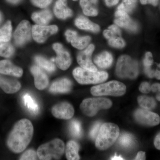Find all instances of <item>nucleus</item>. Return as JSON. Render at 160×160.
I'll use <instances>...</instances> for the list:
<instances>
[{"label": "nucleus", "instance_id": "36", "mask_svg": "<svg viewBox=\"0 0 160 160\" xmlns=\"http://www.w3.org/2000/svg\"><path fill=\"white\" fill-rule=\"evenodd\" d=\"M38 158V157L37 152H36L32 149H29L23 153L22 155L20 158V160H37Z\"/></svg>", "mask_w": 160, "mask_h": 160}, {"label": "nucleus", "instance_id": "42", "mask_svg": "<svg viewBox=\"0 0 160 160\" xmlns=\"http://www.w3.org/2000/svg\"><path fill=\"white\" fill-rule=\"evenodd\" d=\"M154 145L157 149L160 150V132L155 138Z\"/></svg>", "mask_w": 160, "mask_h": 160}, {"label": "nucleus", "instance_id": "4", "mask_svg": "<svg viewBox=\"0 0 160 160\" xmlns=\"http://www.w3.org/2000/svg\"><path fill=\"white\" fill-rule=\"evenodd\" d=\"M72 74L78 82L82 85L103 82L108 78V74L106 72L91 71L82 67L75 68Z\"/></svg>", "mask_w": 160, "mask_h": 160}, {"label": "nucleus", "instance_id": "35", "mask_svg": "<svg viewBox=\"0 0 160 160\" xmlns=\"http://www.w3.org/2000/svg\"><path fill=\"white\" fill-rule=\"evenodd\" d=\"M14 49L11 44L7 42H0V56L9 58L14 53Z\"/></svg>", "mask_w": 160, "mask_h": 160}, {"label": "nucleus", "instance_id": "49", "mask_svg": "<svg viewBox=\"0 0 160 160\" xmlns=\"http://www.w3.org/2000/svg\"><path fill=\"white\" fill-rule=\"evenodd\" d=\"M2 16L1 13H0V23H1V21H2Z\"/></svg>", "mask_w": 160, "mask_h": 160}, {"label": "nucleus", "instance_id": "39", "mask_svg": "<svg viewBox=\"0 0 160 160\" xmlns=\"http://www.w3.org/2000/svg\"><path fill=\"white\" fill-rule=\"evenodd\" d=\"M139 90L144 93H148L151 91V86L147 82H144L140 85Z\"/></svg>", "mask_w": 160, "mask_h": 160}, {"label": "nucleus", "instance_id": "7", "mask_svg": "<svg viewBox=\"0 0 160 160\" xmlns=\"http://www.w3.org/2000/svg\"><path fill=\"white\" fill-rule=\"evenodd\" d=\"M112 102L105 98H90L83 100L80 105V109L84 114L89 117L94 116L101 109H109Z\"/></svg>", "mask_w": 160, "mask_h": 160}, {"label": "nucleus", "instance_id": "6", "mask_svg": "<svg viewBox=\"0 0 160 160\" xmlns=\"http://www.w3.org/2000/svg\"><path fill=\"white\" fill-rule=\"evenodd\" d=\"M126 86L123 83L117 81L93 86L91 89V93L95 96H112L118 97L126 93Z\"/></svg>", "mask_w": 160, "mask_h": 160}, {"label": "nucleus", "instance_id": "33", "mask_svg": "<svg viewBox=\"0 0 160 160\" xmlns=\"http://www.w3.org/2000/svg\"><path fill=\"white\" fill-rule=\"evenodd\" d=\"M35 60L40 67L48 72H52L55 70V66L52 62H50L41 56L36 57Z\"/></svg>", "mask_w": 160, "mask_h": 160}, {"label": "nucleus", "instance_id": "13", "mask_svg": "<svg viewBox=\"0 0 160 160\" xmlns=\"http://www.w3.org/2000/svg\"><path fill=\"white\" fill-rule=\"evenodd\" d=\"M94 46L92 44L89 45L87 48L78 54L77 61L80 66L83 69L89 71L97 72L98 69L92 63L91 59L92 55L94 50Z\"/></svg>", "mask_w": 160, "mask_h": 160}, {"label": "nucleus", "instance_id": "24", "mask_svg": "<svg viewBox=\"0 0 160 160\" xmlns=\"http://www.w3.org/2000/svg\"><path fill=\"white\" fill-rule=\"evenodd\" d=\"M94 62L99 68L107 69L112 64L113 58L109 52L104 51L95 58Z\"/></svg>", "mask_w": 160, "mask_h": 160}, {"label": "nucleus", "instance_id": "27", "mask_svg": "<svg viewBox=\"0 0 160 160\" xmlns=\"http://www.w3.org/2000/svg\"><path fill=\"white\" fill-rule=\"evenodd\" d=\"M22 100L24 105L31 113L34 114L38 113L39 107L30 94L25 93L23 95Z\"/></svg>", "mask_w": 160, "mask_h": 160}, {"label": "nucleus", "instance_id": "3", "mask_svg": "<svg viewBox=\"0 0 160 160\" xmlns=\"http://www.w3.org/2000/svg\"><path fill=\"white\" fill-rule=\"evenodd\" d=\"M65 144L62 140L55 139L41 145L38 148L37 153L40 160H59L63 155Z\"/></svg>", "mask_w": 160, "mask_h": 160}, {"label": "nucleus", "instance_id": "20", "mask_svg": "<svg viewBox=\"0 0 160 160\" xmlns=\"http://www.w3.org/2000/svg\"><path fill=\"white\" fill-rule=\"evenodd\" d=\"M72 87V83L70 80L67 78H62L53 82L49 90L52 93H67L71 91Z\"/></svg>", "mask_w": 160, "mask_h": 160}, {"label": "nucleus", "instance_id": "48", "mask_svg": "<svg viewBox=\"0 0 160 160\" xmlns=\"http://www.w3.org/2000/svg\"><path fill=\"white\" fill-rule=\"evenodd\" d=\"M156 98L158 101L160 102V93H158L156 96Z\"/></svg>", "mask_w": 160, "mask_h": 160}, {"label": "nucleus", "instance_id": "19", "mask_svg": "<svg viewBox=\"0 0 160 160\" xmlns=\"http://www.w3.org/2000/svg\"><path fill=\"white\" fill-rule=\"evenodd\" d=\"M21 87V84L17 80L0 75V88L6 93H15L20 90Z\"/></svg>", "mask_w": 160, "mask_h": 160}, {"label": "nucleus", "instance_id": "5", "mask_svg": "<svg viewBox=\"0 0 160 160\" xmlns=\"http://www.w3.org/2000/svg\"><path fill=\"white\" fill-rule=\"evenodd\" d=\"M116 72L118 77L135 78L138 74V66L136 61L128 55H122L118 60Z\"/></svg>", "mask_w": 160, "mask_h": 160}, {"label": "nucleus", "instance_id": "26", "mask_svg": "<svg viewBox=\"0 0 160 160\" xmlns=\"http://www.w3.org/2000/svg\"><path fill=\"white\" fill-rule=\"evenodd\" d=\"M78 145L74 141H70L67 143L66 146V157L69 160H78L80 159L78 154Z\"/></svg>", "mask_w": 160, "mask_h": 160}, {"label": "nucleus", "instance_id": "17", "mask_svg": "<svg viewBox=\"0 0 160 160\" xmlns=\"http://www.w3.org/2000/svg\"><path fill=\"white\" fill-rule=\"evenodd\" d=\"M31 72L34 78L35 86L39 90H43L49 85V78L46 73L40 67L33 66Z\"/></svg>", "mask_w": 160, "mask_h": 160}, {"label": "nucleus", "instance_id": "40", "mask_svg": "<svg viewBox=\"0 0 160 160\" xmlns=\"http://www.w3.org/2000/svg\"><path fill=\"white\" fill-rule=\"evenodd\" d=\"M141 4L142 5L150 4L154 6H156L158 3V0H140Z\"/></svg>", "mask_w": 160, "mask_h": 160}, {"label": "nucleus", "instance_id": "8", "mask_svg": "<svg viewBox=\"0 0 160 160\" xmlns=\"http://www.w3.org/2000/svg\"><path fill=\"white\" fill-rule=\"evenodd\" d=\"M134 116L137 122L144 126H156L160 123L158 114L147 109H138L135 112Z\"/></svg>", "mask_w": 160, "mask_h": 160}, {"label": "nucleus", "instance_id": "21", "mask_svg": "<svg viewBox=\"0 0 160 160\" xmlns=\"http://www.w3.org/2000/svg\"><path fill=\"white\" fill-rule=\"evenodd\" d=\"M67 0H58L54 7V12L58 18L66 19L72 16V12L67 6Z\"/></svg>", "mask_w": 160, "mask_h": 160}, {"label": "nucleus", "instance_id": "45", "mask_svg": "<svg viewBox=\"0 0 160 160\" xmlns=\"http://www.w3.org/2000/svg\"><path fill=\"white\" fill-rule=\"evenodd\" d=\"M154 77L158 80H160V64H158V68L155 70Z\"/></svg>", "mask_w": 160, "mask_h": 160}, {"label": "nucleus", "instance_id": "10", "mask_svg": "<svg viewBox=\"0 0 160 160\" xmlns=\"http://www.w3.org/2000/svg\"><path fill=\"white\" fill-rule=\"evenodd\" d=\"M58 28L55 25L46 26L36 25L32 26V29L33 39L38 43H43L49 36L57 32Z\"/></svg>", "mask_w": 160, "mask_h": 160}, {"label": "nucleus", "instance_id": "28", "mask_svg": "<svg viewBox=\"0 0 160 160\" xmlns=\"http://www.w3.org/2000/svg\"><path fill=\"white\" fill-rule=\"evenodd\" d=\"M153 63V57L151 52H147L145 54L143 60L144 71L148 77L152 78L154 77L155 70L152 69V66Z\"/></svg>", "mask_w": 160, "mask_h": 160}, {"label": "nucleus", "instance_id": "47", "mask_svg": "<svg viewBox=\"0 0 160 160\" xmlns=\"http://www.w3.org/2000/svg\"><path fill=\"white\" fill-rule=\"evenodd\" d=\"M111 160H124V159H123L121 157V156H118L117 155H115L112 158Z\"/></svg>", "mask_w": 160, "mask_h": 160}, {"label": "nucleus", "instance_id": "44", "mask_svg": "<svg viewBox=\"0 0 160 160\" xmlns=\"http://www.w3.org/2000/svg\"><path fill=\"white\" fill-rule=\"evenodd\" d=\"M151 91L153 92H160V83H154L151 86Z\"/></svg>", "mask_w": 160, "mask_h": 160}, {"label": "nucleus", "instance_id": "32", "mask_svg": "<svg viewBox=\"0 0 160 160\" xmlns=\"http://www.w3.org/2000/svg\"><path fill=\"white\" fill-rule=\"evenodd\" d=\"M138 0H122L117 10L125 12L128 14L131 13L134 10L137 5Z\"/></svg>", "mask_w": 160, "mask_h": 160}, {"label": "nucleus", "instance_id": "31", "mask_svg": "<svg viewBox=\"0 0 160 160\" xmlns=\"http://www.w3.org/2000/svg\"><path fill=\"white\" fill-rule=\"evenodd\" d=\"M12 31L11 22L9 21L0 29V42H9L11 39Z\"/></svg>", "mask_w": 160, "mask_h": 160}, {"label": "nucleus", "instance_id": "25", "mask_svg": "<svg viewBox=\"0 0 160 160\" xmlns=\"http://www.w3.org/2000/svg\"><path fill=\"white\" fill-rule=\"evenodd\" d=\"M32 18L38 25L46 26L52 18V14L49 10H43L40 12H34Z\"/></svg>", "mask_w": 160, "mask_h": 160}, {"label": "nucleus", "instance_id": "29", "mask_svg": "<svg viewBox=\"0 0 160 160\" xmlns=\"http://www.w3.org/2000/svg\"><path fill=\"white\" fill-rule=\"evenodd\" d=\"M138 103L143 109L151 110L154 109L157 104L154 98L147 96H140L138 98Z\"/></svg>", "mask_w": 160, "mask_h": 160}, {"label": "nucleus", "instance_id": "11", "mask_svg": "<svg viewBox=\"0 0 160 160\" xmlns=\"http://www.w3.org/2000/svg\"><path fill=\"white\" fill-rule=\"evenodd\" d=\"M32 29L30 23L26 20L19 24L14 32L15 42L18 46H21L29 41L31 38Z\"/></svg>", "mask_w": 160, "mask_h": 160}, {"label": "nucleus", "instance_id": "15", "mask_svg": "<svg viewBox=\"0 0 160 160\" xmlns=\"http://www.w3.org/2000/svg\"><path fill=\"white\" fill-rule=\"evenodd\" d=\"M52 113L56 118L61 119H71L74 114L73 106L66 102L59 103L52 107Z\"/></svg>", "mask_w": 160, "mask_h": 160}, {"label": "nucleus", "instance_id": "16", "mask_svg": "<svg viewBox=\"0 0 160 160\" xmlns=\"http://www.w3.org/2000/svg\"><path fill=\"white\" fill-rule=\"evenodd\" d=\"M66 39L71 43L72 46L78 49H82L88 46L90 42L91 38L90 37H80L77 32L71 30H67L65 32Z\"/></svg>", "mask_w": 160, "mask_h": 160}, {"label": "nucleus", "instance_id": "23", "mask_svg": "<svg viewBox=\"0 0 160 160\" xmlns=\"http://www.w3.org/2000/svg\"><path fill=\"white\" fill-rule=\"evenodd\" d=\"M98 2V0H80V6L84 14L91 17L97 16Z\"/></svg>", "mask_w": 160, "mask_h": 160}, {"label": "nucleus", "instance_id": "30", "mask_svg": "<svg viewBox=\"0 0 160 160\" xmlns=\"http://www.w3.org/2000/svg\"><path fill=\"white\" fill-rule=\"evenodd\" d=\"M134 143L133 136L129 133H123L118 139V144L122 148L128 149L131 148Z\"/></svg>", "mask_w": 160, "mask_h": 160}, {"label": "nucleus", "instance_id": "14", "mask_svg": "<svg viewBox=\"0 0 160 160\" xmlns=\"http://www.w3.org/2000/svg\"><path fill=\"white\" fill-rule=\"evenodd\" d=\"M115 16L114 22L117 26L132 32L138 31V26L137 23L132 19L128 13L121 10H117L115 13Z\"/></svg>", "mask_w": 160, "mask_h": 160}, {"label": "nucleus", "instance_id": "22", "mask_svg": "<svg viewBox=\"0 0 160 160\" xmlns=\"http://www.w3.org/2000/svg\"><path fill=\"white\" fill-rule=\"evenodd\" d=\"M76 26L78 28L83 30H88L98 32L100 31V28L99 25L92 22L87 18L80 16L77 18L75 22Z\"/></svg>", "mask_w": 160, "mask_h": 160}, {"label": "nucleus", "instance_id": "43", "mask_svg": "<svg viewBox=\"0 0 160 160\" xmlns=\"http://www.w3.org/2000/svg\"><path fill=\"white\" fill-rule=\"evenodd\" d=\"M146 159V152H145L140 151L138 152L135 160H143Z\"/></svg>", "mask_w": 160, "mask_h": 160}, {"label": "nucleus", "instance_id": "38", "mask_svg": "<svg viewBox=\"0 0 160 160\" xmlns=\"http://www.w3.org/2000/svg\"><path fill=\"white\" fill-rule=\"evenodd\" d=\"M101 126H102L101 123L99 122L96 123L93 125L91 130H90V132H89V136H90L91 138L94 139L96 138L98 133L99 131L100 128Z\"/></svg>", "mask_w": 160, "mask_h": 160}, {"label": "nucleus", "instance_id": "50", "mask_svg": "<svg viewBox=\"0 0 160 160\" xmlns=\"http://www.w3.org/2000/svg\"><path fill=\"white\" fill-rule=\"evenodd\" d=\"M73 1H77V0H73Z\"/></svg>", "mask_w": 160, "mask_h": 160}, {"label": "nucleus", "instance_id": "34", "mask_svg": "<svg viewBox=\"0 0 160 160\" xmlns=\"http://www.w3.org/2000/svg\"><path fill=\"white\" fill-rule=\"evenodd\" d=\"M69 131L72 136L75 138L81 137L82 133L81 123L76 120H72L69 125Z\"/></svg>", "mask_w": 160, "mask_h": 160}, {"label": "nucleus", "instance_id": "18", "mask_svg": "<svg viewBox=\"0 0 160 160\" xmlns=\"http://www.w3.org/2000/svg\"><path fill=\"white\" fill-rule=\"evenodd\" d=\"M0 73L9 75L16 77H21L22 75V69L15 66L9 60H2L0 61Z\"/></svg>", "mask_w": 160, "mask_h": 160}, {"label": "nucleus", "instance_id": "9", "mask_svg": "<svg viewBox=\"0 0 160 160\" xmlns=\"http://www.w3.org/2000/svg\"><path fill=\"white\" fill-rule=\"evenodd\" d=\"M104 37L108 40L109 45L114 48L121 49L126 45V43L122 37L121 30L116 25L109 26L103 32Z\"/></svg>", "mask_w": 160, "mask_h": 160}, {"label": "nucleus", "instance_id": "12", "mask_svg": "<svg viewBox=\"0 0 160 160\" xmlns=\"http://www.w3.org/2000/svg\"><path fill=\"white\" fill-rule=\"evenodd\" d=\"M53 49L57 53V57L55 59L57 66L62 70L68 69L71 64V57L69 52L60 43H55Z\"/></svg>", "mask_w": 160, "mask_h": 160}, {"label": "nucleus", "instance_id": "37", "mask_svg": "<svg viewBox=\"0 0 160 160\" xmlns=\"http://www.w3.org/2000/svg\"><path fill=\"white\" fill-rule=\"evenodd\" d=\"M35 6L41 8H46L50 5L52 0H31Z\"/></svg>", "mask_w": 160, "mask_h": 160}, {"label": "nucleus", "instance_id": "2", "mask_svg": "<svg viewBox=\"0 0 160 160\" xmlns=\"http://www.w3.org/2000/svg\"><path fill=\"white\" fill-rule=\"evenodd\" d=\"M119 133V128L117 125L112 123H104L100 127L97 136L96 147L101 150L109 149L115 142Z\"/></svg>", "mask_w": 160, "mask_h": 160}, {"label": "nucleus", "instance_id": "46", "mask_svg": "<svg viewBox=\"0 0 160 160\" xmlns=\"http://www.w3.org/2000/svg\"><path fill=\"white\" fill-rule=\"evenodd\" d=\"M8 2L12 4H17L19 3L21 0H6Z\"/></svg>", "mask_w": 160, "mask_h": 160}, {"label": "nucleus", "instance_id": "1", "mask_svg": "<svg viewBox=\"0 0 160 160\" xmlns=\"http://www.w3.org/2000/svg\"><path fill=\"white\" fill-rule=\"evenodd\" d=\"M33 133L31 122L27 119L20 120L15 125L8 137L7 146L14 153H20L29 145Z\"/></svg>", "mask_w": 160, "mask_h": 160}, {"label": "nucleus", "instance_id": "41", "mask_svg": "<svg viewBox=\"0 0 160 160\" xmlns=\"http://www.w3.org/2000/svg\"><path fill=\"white\" fill-rule=\"evenodd\" d=\"M106 6L108 7H112L118 3L119 0H104Z\"/></svg>", "mask_w": 160, "mask_h": 160}]
</instances>
